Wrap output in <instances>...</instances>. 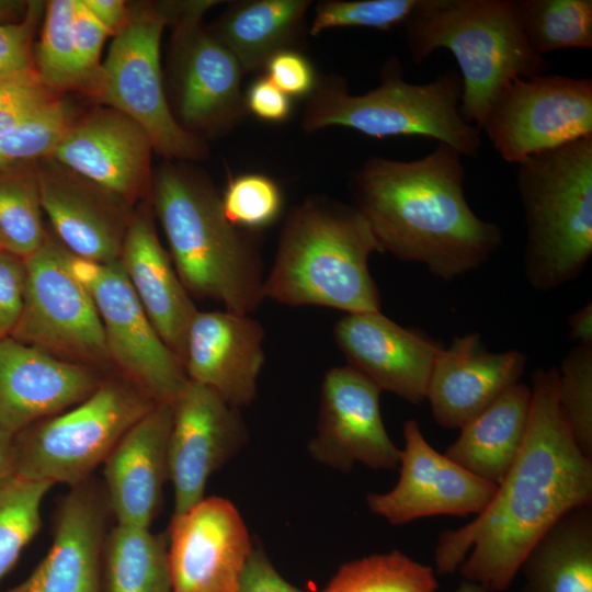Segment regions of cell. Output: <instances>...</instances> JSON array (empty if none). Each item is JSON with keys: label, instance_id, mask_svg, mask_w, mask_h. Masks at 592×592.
<instances>
[{"label": "cell", "instance_id": "7c38bea8", "mask_svg": "<svg viewBox=\"0 0 592 592\" xmlns=\"http://www.w3.org/2000/svg\"><path fill=\"white\" fill-rule=\"evenodd\" d=\"M499 156L519 164L528 156L592 135V80L537 75L509 82L479 126Z\"/></svg>", "mask_w": 592, "mask_h": 592}, {"label": "cell", "instance_id": "e0dca14e", "mask_svg": "<svg viewBox=\"0 0 592 592\" xmlns=\"http://www.w3.org/2000/svg\"><path fill=\"white\" fill-rule=\"evenodd\" d=\"M252 548L247 526L229 500L202 499L170 522L172 592H238Z\"/></svg>", "mask_w": 592, "mask_h": 592}, {"label": "cell", "instance_id": "30bf717a", "mask_svg": "<svg viewBox=\"0 0 592 592\" xmlns=\"http://www.w3.org/2000/svg\"><path fill=\"white\" fill-rule=\"evenodd\" d=\"M72 259L50 232L23 259L22 308L10 337L59 358L110 372L103 326L89 289L72 270Z\"/></svg>", "mask_w": 592, "mask_h": 592}, {"label": "cell", "instance_id": "1f68e13d", "mask_svg": "<svg viewBox=\"0 0 592 592\" xmlns=\"http://www.w3.org/2000/svg\"><path fill=\"white\" fill-rule=\"evenodd\" d=\"M523 34L540 56L592 48V0H516Z\"/></svg>", "mask_w": 592, "mask_h": 592}, {"label": "cell", "instance_id": "f6af8a7d", "mask_svg": "<svg viewBox=\"0 0 592 592\" xmlns=\"http://www.w3.org/2000/svg\"><path fill=\"white\" fill-rule=\"evenodd\" d=\"M248 113L270 123L288 119L293 111L292 99L265 76L258 77L244 92Z\"/></svg>", "mask_w": 592, "mask_h": 592}, {"label": "cell", "instance_id": "8d00e7d4", "mask_svg": "<svg viewBox=\"0 0 592 592\" xmlns=\"http://www.w3.org/2000/svg\"><path fill=\"white\" fill-rule=\"evenodd\" d=\"M75 119L60 98L23 122L0 132V168L49 157Z\"/></svg>", "mask_w": 592, "mask_h": 592}, {"label": "cell", "instance_id": "2e32d148", "mask_svg": "<svg viewBox=\"0 0 592 592\" xmlns=\"http://www.w3.org/2000/svg\"><path fill=\"white\" fill-rule=\"evenodd\" d=\"M379 396L380 390L353 367L330 368L321 385L317 431L308 443L310 456L342 473L355 463L397 468L401 449L386 431Z\"/></svg>", "mask_w": 592, "mask_h": 592}, {"label": "cell", "instance_id": "60d3db41", "mask_svg": "<svg viewBox=\"0 0 592 592\" xmlns=\"http://www.w3.org/2000/svg\"><path fill=\"white\" fill-rule=\"evenodd\" d=\"M44 8L43 2H29L21 20L0 23V79L36 70L33 39Z\"/></svg>", "mask_w": 592, "mask_h": 592}, {"label": "cell", "instance_id": "d6986e66", "mask_svg": "<svg viewBox=\"0 0 592 592\" xmlns=\"http://www.w3.org/2000/svg\"><path fill=\"white\" fill-rule=\"evenodd\" d=\"M36 166L42 208L58 240L77 258L118 261L135 206L50 157Z\"/></svg>", "mask_w": 592, "mask_h": 592}, {"label": "cell", "instance_id": "f907efd6", "mask_svg": "<svg viewBox=\"0 0 592 592\" xmlns=\"http://www.w3.org/2000/svg\"><path fill=\"white\" fill-rule=\"evenodd\" d=\"M29 2L0 0V23L14 22L22 19Z\"/></svg>", "mask_w": 592, "mask_h": 592}, {"label": "cell", "instance_id": "c3c4849f", "mask_svg": "<svg viewBox=\"0 0 592 592\" xmlns=\"http://www.w3.org/2000/svg\"><path fill=\"white\" fill-rule=\"evenodd\" d=\"M569 338L576 345L592 346V304L572 312L568 318Z\"/></svg>", "mask_w": 592, "mask_h": 592}, {"label": "cell", "instance_id": "836d02e7", "mask_svg": "<svg viewBox=\"0 0 592 592\" xmlns=\"http://www.w3.org/2000/svg\"><path fill=\"white\" fill-rule=\"evenodd\" d=\"M76 0H52L45 4L39 42L34 48V65L41 80L53 91H81L72 38Z\"/></svg>", "mask_w": 592, "mask_h": 592}, {"label": "cell", "instance_id": "b9f144b4", "mask_svg": "<svg viewBox=\"0 0 592 592\" xmlns=\"http://www.w3.org/2000/svg\"><path fill=\"white\" fill-rule=\"evenodd\" d=\"M106 29L86 7L82 0H76L72 18V38L78 69L82 80L81 93L86 91L101 62V53L106 38Z\"/></svg>", "mask_w": 592, "mask_h": 592}, {"label": "cell", "instance_id": "4316f807", "mask_svg": "<svg viewBox=\"0 0 592 592\" xmlns=\"http://www.w3.org/2000/svg\"><path fill=\"white\" fill-rule=\"evenodd\" d=\"M311 0L232 1L208 29L243 75L264 70L283 50H299Z\"/></svg>", "mask_w": 592, "mask_h": 592}, {"label": "cell", "instance_id": "44dd1931", "mask_svg": "<svg viewBox=\"0 0 592 592\" xmlns=\"http://www.w3.org/2000/svg\"><path fill=\"white\" fill-rule=\"evenodd\" d=\"M111 509L103 483L89 480L60 499L53 544L30 576L7 592H101Z\"/></svg>", "mask_w": 592, "mask_h": 592}, {"label": "cell", "instance_id": "f35d334b", "mask_svg": "<svg viewBox=\"0 0 592 592\" xmlns=\"http://www.w3.org/2000/svg\"><path fill=\"white\" fill-rule=\"evenodd\" d=\"M418 0H325L315 7L308 32L317 36L337 27L389 31L403 25Z\"/></svg>", "mask_w": 592, "mask_h": 592}, {"label": "cell", "instance_id": "9c48e42d", "mask_svg": "<svg viewBox=\"0 0 592 592\" xmlns=\"http://www.w3.org/2000/svg\"><path fill=\"white\" fill-rule=\"evenodd\" d=\"M168 24L162 3L132 4L127 25L113 37L83 93L134 119L167 160L193 162L208 151L203 139L179 124L168 101L160 65V43Z\"/></svg>", "mask_w": 592, "mask_h": 592}, {"label": "cell", "instance_id": "bcb514c9", "mask_svg": "<svg viewBox=\"0 0 592 592\" xmlns=\"http://www.w3.org/2000/svg\"><path fill=\"white\" fill-rule=\"evenodd\" d=\"M238 592H307L287 582L261 547L252 548L239 581Z\"/></svg>", "mask_w": 592, "mask_h": 592}, {"label": "cell", "instance_id": "7bdbcfd3", "mask_svg": "<svg viewBox=\"0 0 592 592\" xmlns=\"http://www.w3.org/2000/svg\"><path fill=\"white\" fill-rule=\"evenodd\" d=\"M263 71L264 76L291 99L308 98L318 78L308 58L294 49L274 55Z\"/></svg>", "mask_w": 592, "mask_h": 592}, {"label": "cell", "instance_id": "9a60e30c", "mask_svg": "<svg viewBox=\"0 0 592 592\" xmlns=\"http://www.w3.org/2000/svg\"><path fill=\"white\" fill-rule=\"evenodd\" d=\"M172 409L168 467L179 515L205 498L208 479L243 447L248 432L239 408L198 383L189 380Z\"/></svg>", "mask_w": 592, "mask_h": 592}, {"label": "cell", "instance_id": "f1b7e54d", "mask_svg": "<svg viewBox=\"0 0 592 592\" xmlns=\"http://www.w3.org/2000/svg\"><path fill=\"white\" fill-rule=\"evenodd\" d=\"M521 592H592V504L565 513L531 548Z\"/></svg>", "mask_w": 592, "mask_h": 592}, {"label": "cell", "instance_id": "816d5d0a", "mask_svg": "<svg viewBox=\"0 0 592 592\" xmlns=\"http://www.w3.org/2000/svg\"><path fill=\"white\" fill-rule=\"evenodd\" d=\"M454 592H488V591L475 582L463 580Z\"/></svg>", "mask_w": 592, "mask_h": 592}, {"label": "cell", "instance_id": "3957f363", "mask_svg": "<svg viewBox=\"0 0 592 592\" xmlns=\"http://www.w3.org/2000/svg\"><path fill=\"white\" fill-rule=\"evenodd\" d=\"M150 204L191 296L243 315L258 309L264 275L253 232L227 219L207 173L187 161L167 160L153 172Z\"/></svg>", "mask_w": 592, "mask_h": 592}, {"label": "cell", "instance_id": "484cf974", "mask_svg": "<svg viewBox=\"0 0 592 592\" xmlns=\"http://www.w3.org/2000/svg\"><path fill=\"white\" fill-rule=\"evenodd\" d=\"M150 201L135 206L118 262L145 312L184 365L186 333L197 309L158 237Z\"/></svg>", "mask_w": 592, "mask_h": 592}, {"label": "cell", "instance_id": "4dcf8cb0", "mask_svg": "<svg viewBox=\"0 0 592 592\" xmlns=\"http://www.w3.org/2000/svg\"><path fill=\"white\" fill-rule=\"evenodd\" d=\"M36 161L0 168V249L21 259L34 253L48 234Z\"/></svg>", "mask_w": 592, "mask_h": 592}, {"label": "cell", "instance_id": "603a6c76", "mask_svg": "<svg viewBox=\"0 0 592 592\" xmlns=\"http://www.w3.org/2000/svg\"><path fill=\"white\" fill-rule=\"evenodd\" d=\"M526 364L519 350L488 351L477 332L454 337L439 352L428 384L435 423L459 430L520 383Z\"/></svg>", "mask_w": 592, "mask_h": 592}, {"label": "cell", "instance_id": "6da1fadb", "mask_svg": "<svg viewBox=\"0 0 592 592\" xmlns=\"http://www.w3.org/2000/svg\"><path fill=\"white\" fill-rule=\"evenodd\" d=\"M522 447L487 508L440 534L435 570H459L488 592L510 588L535 543L568 511L592 504V458L576 445L557 401V366L532 374Z\"/></svg>", "mask_w": 592, "mask_h": 592}, {"label": "cell", "instance_id": "f546056e", "mask_svg": "<svg viewBox=\"0 0 592 592\" xmlns=\"http://www.w3.org/2000/svg\"><path fill=\"white\" fill-rule=\"evenodd\" d=\"M103 592H172L168 536L115 524L102 554Z\"/></svg>", "mask_w": 592, "mask_h": 592}, {"label": "cell", "instance_id": "8fae6325", "mask_svg": "<svg viewBox=\"0 0 592 592\" xmlns=\"http://www.w3.org/2000/svg\"><path fill=\"white\" fill-rule=\"evenodd\" d=\"M214 0L162 2L173 25L170 69L174 117L202 139L224 136L248 114L242 77L232 55L202 24Z\"/></svg>", "mask_w": 592, "mask_h": 592}, {"label": "cell", "instance_id": "ac0fdd59", "mask_svg": "<svg viewBox=\"0 0 592 592\" xmlns=\"http://www.w3.org/2000/svg\"><path fill=\"white\" fill-rule=\"evenodd\" d=\"M153 151L140 125L99 105L73 119L49 157L136 206L150 201Z\"/></svg>", "mask_w": 592, "mask_h": 592}, {"label": "cell", "instance_id": "e575fe53", "mask_svg": "<svg viewBox=\"0 0 592 592\" xmlns=\"http://www.w3.org/2000/svg\"><path fill=\"white\" fill-rule=\"evenodd\" d=\"M53 487L14 476L0 487V582L42 525V503Z\"/></svg>", "mask_w": 592, "mask_h": 592}, {"label": "cell", "instance_id": "7a4b0ae2", "mask_svg": "<svg viewBox=\"0 0 592 592\" xmlns=\"http://www.w3.org/2000/svg\"><path fill=\"white\" fill-rule=\"evenodd\" d=\"M462 157L441 143L413 160L374 156L349 181L353 206L383 253L422 264L445 282L482 266L504 239L498 224L470 207Z\"/></svg>", "mask_w": 592, "mask_h": 592}, {"label": "cell", "instance_id": "5b68a950", "mask_svg": "<svg viewBox=\"0 0 592 592\" xmlns=\"http://www.w3.org/2000/svg\"><path fill=\"white\" fill-rule=\"evenodd\" d=\"M402 26L415 64L439 49L453 54L460 70V112L478 129L509 82L548 68L523 34L516 0H418Z\"/></svg>", "mask_w": 592, "mask_h": 592}, {"label": "cell", "instance_id": "d4e9b609", "mask_svg": "<svg viewBox=\"0 0 592 592\" xmlns=\"http://www.w3.org/2000/svg\"><path fill=\"white\" fill-rule=\"evenodd\" d=\"M172 405L157 403L118 441L104 460V490L117 524L149 527L169 480Z\"/></svg>", "mask_w": 592, "mask_h": 592}, {"label": "cell", "instance_id": "ba28073f", "mask_svg": "<svg viewBox=\"0 0 592 592\" xmlns=\"http://www.w3.org/2000/svg\"><path fill=\"white\" fill-rule=\"evenodd\" d=\"M157 402L115 371L80 403L13 436L14 476L76 487L103 464L123 435Z\"/></svg>", "mask_w": 592, "mask_h": 592}, {"label": "cell", "instance_id": "ab89813d", "mask_svg": "<svg viewBox=\"0 0 592 592\" xmlns=\"http://www.w3.org/2000/svg\"><path fill=\"white\" fill-rule=\"evenodd\" d=\"M59 93L49 89L36 70L0 79V132L36 114Z\"/></svg>", "mask_w": 592, "mask_h": 592}, {"label": "cell", "instance_id": "cb8c5ba5", "mask_svg": "<svg viewBox=\"0 0 592 592\" xmlns=\"http://www.w3.org/2000/svg\"><path fill=\"white\" fill-rule=\"evenodd\" d=\"M263 341L264 330L250 315L197 310L186 333L189 380L212 388L236 408L250 405L264 364Z\"/></svg>", "mask_w": 592, "mask_h": 592}, {"label": "cell", "instance_id": "5bb4252c", "mask_svg": "<svg viewBox=\"0 0 592 592\" xmlns=\"http://www.w3.org/2000/svg\"><path fill=\"white\" fill-rule=\"evenodd\" d=\"M402 434L399 479L385 493L367 494L371 512L400 525L435 515H478L487 508L496 485L435 451L414 419L405 422Z\"/></svg>", "mask_w": 592, "mask_h": 592}, {"label": "cell", "instance_id": "74e56055", "mask_svg": "<svg viewBox=\"0 0 592 592\" xmlns=\"http://www.w3.org/2000/svg\"><path fill=\"white\" fill-rule=\"evenodd\" d=\"M220 196L227 219L250 232L273 225L283 209L281 187L272 178L261 173L230 178Z\"/></svg>", "mask_w": 592, "mask_h": 592}, {"label": "cell", "instance_id": "7402d4cb", "mask_svg": "<svg viewBox=\"0 0 592 592\" xmlns=\"http://www.w3.org/2000/svg\"><path fill=\"white\" fill-rule=\"evenodd\" d=\"M106 373L7 337L0 340V424L15 434L60 413L88 398Z\"/></svg>", "mask_w": 592, "mask_h": 592}, {"label": "cell", "instance_id": "8992f818", "mask_svg": "<svg viewBox=\"0 0 592 592\" xmlns=\"http://www.w3.org/2000/svg\"><path fill=\"white\" fill-rule=\"evenodd\" d=\"M462 79L449 69L424 83L406 80L397 57L380 69L379 84L352 94L339 75H318L306 98L300 126L306 133L329 127L356 130L367 137L434 139L474 157L481 148V132L460 112Z\"/></svg>", "mask_w": 592, "mask_h": 592}, {"label": "cell", "instance_id": "d6a6232c", "mask_svg": "<svg viewBox=\"0 0 592 592\" xmlns=\"http://www.w3.org/2000/svg\"><path fill=\"white\" fill-rule=\"evenodd\" d=\"M432 567L399 550L343 563L321 592H436Z\"/></svg>", "mask_w": 592, "mask_h": 592}, {"label": "cell", "instance_id": "ffe728a7", "mask_svg": "<svg viewBox=\"0 0 592 592\" xmlns=\"http://www.w3.org/2000/svg\"><path fill=\"white\" fill-rule=\"evenodd\" d=\"M334 340L348 365L386 390L421 403L435 358L443 348L420 330L405 328L382 311L346 314L334 326Z\"/></svg>", "mask_w": 592, "mask_h": 592}, {"label": "cell", "instance_id": "d590c367", "mask_svg": "<svg viewBox=\"0 0 592 592\" xmlns=\"http://www.w3.org/2000/svg\"><path fill=\"white\" fill-rule=\"evenodd\" d=\"M557 401L576 445L592 458V346L574 345L561 360Z\"/></svg>", "mask_w": 592, "mask_h": 592}, {"label": "cell", "instance_id": "277c9868", "mask_svg": "<svg viewBox=\"0 0 592 592\" xmlns=\"http://www.w3.org/2000/svg\"><path fill=\"white\" fill-rule=\"evenodd\" d=\"M374 253L383 250L353 205L308 197L284 219L273 265L264 277V298L345 314L382 311L368 265Z\"/></svg>", "mask_w": 592, "mask_h": 592}, {"label": "cell", "instance_id": "f5cc1de1", "mask_svg": "<svg viewBox=\"0 0 592 592\" xmlns=\"http://www.w3.org/2000/svg\"><path fill=\"white\" fill-rule=\"evenodd\" d=\"M1 592V591H0ZM7 592V591H5Z\"/></svg>", "mask_w": 592, "mask_h": 592}, {"label": "cell", "instance_id": "ee69618b", "mask_svg": "<svg viewBox=\"0 0 592 592\" xmlns=\"http://www.w3.org/2000/svg\"><path fill=\"white\" fill-rule=\"evenodd\" d=\"M24 260L0 249V340L10 337L23 301Z\"/></svg>", "mask_w": 592, "mask_h": 592}, {"label": "cell", "instance_id": "83f0119b", "mask_svg": "<svg viewBox=\"0 0 592 592\" xmlns=\"http://www.w3.org/2000/svg\"><path fill=\"white\" fill-rule=\"evenodd\" d=\"M531 399V387L515 384L459 429L445 455L476 477L498 486L522 447Z\"/></svg>", "mask_w": 592, "mask_h": 592}, {"label": "cell", "instance_id": "681fc988", "mask_svg": "<svg viewBox=\"0 0 592 592\" xmlns=\"http://www.w3.org/2000/svg\"><path fill=\"white\" fill-rule=\"evenodd\" d=\"M13 436L0 424V487L14 477Z\"/></svg>", "mask_w": 592, "mask_h": 592}, {"label": "cell", "instance_id": "52a82bcc", "mask_svg": "<svg viewBox=\"0 0 592 592\" xmlns=\"http://www.w3.org/2000/svg\"><path fill=\"white\" fill-rule=\"evenodd\" d=\"M516 166L525 278L536 291H551L577 278L592 257V135Z\"/></svg>", "mask_w": 592, "mask_h": 592}, {"label": "cell", "instance_id": "7dc6e473", "mask_svg": "<svg viewBox=\"0 0 592 592\" xmlns=\"http://www.w3.org/2000/svg\"><path fill=\"white\" fill-rule=\"evenodd\" d=\"M86 7L106 29L110 36H115L130 19V4L123 0H82Z\"/></svg>", "mask_w": 592, "mask_h": 592}, {"label": "cell", "instance_id": "4fadbf2b", "mask_svg": "<svg viewBox=\"0 0 592 592\" xmlns=\"http://www.w3.org/2000/svg\"><path fill=\"white\" fill-rule=\"evenodd\" d=\"M72 270L94 300L112 369L157 403L173 405L189 383L184 365L155 329L119 262L73 255Z\"/></svg>", "mask_w": 592, "mask_h": 592}]
</instances>
